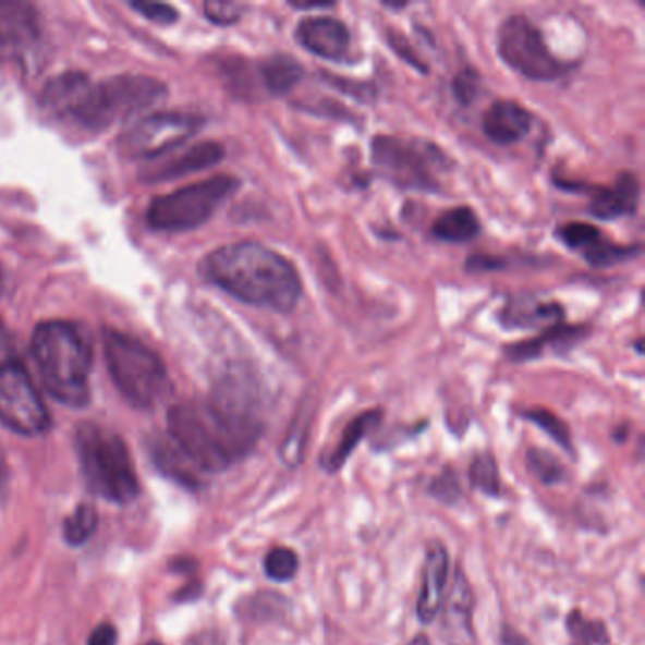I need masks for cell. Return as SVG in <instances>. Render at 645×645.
I'll list each match as a JSON object with an SVG mask.
<instances>
[{"mask_svg": "<svg viewBox=\"0 0 645 645\" xmlns=\"http://www.w3.org/2000/svg\"><path fill=\"white\" fill-rule=\"evenodd\" d=\"M205 275L223 292L252 307L292 313L303 295L302 279L290 259L259 243H231L205 259Z\"/></svg>", "mask_w": 645, "mask_h": 645, "instance_id": "1", "label": "cell"}, {"mask_svg": "<svg viewBox=\"0 0 645 645\" xmlns=\"http://www.w3.org/2000/svg\"><path fill=\"white\" fill-rule=\"evenodd\" d=\"M31 352L51 398L69 407H86L92 400V343L86 331L63 320L38 324Z\"/></svg>", "mask_w": 645, "mask_h": 645, "instance_id": "2", "label": "cell"}, {"mask_svg": "<svg viewBox=\"0 0 645 645\" xmlns=\"http://www.w3.org/2000/svg\"><path fill=\"white\" fill-rule=\"evenodd\" d=\"M167 421L169 438L203 474L226 470L252 451L207 402L179 403Z\"/></svg>", "mask_w": 645, "mask_h": 645, "instance_id": "3", "label": "cell"}, {"mask_svg": "<svg viewBox=\"0 0 645 645\" xmlns=\"http://www.w3.org/2000/svg\"><path fill=\"white\" fill-rule=\"evenodd\" d=\"M108 372L120 394L136 409L158 405L169 390V375L156 352L130 333L105 328Z\"/></svg>", "mask_w": 645, "mask_h": 645, "instance_id": "4", "label": "cell"}, {"mask_svg": "<svg viewBox=\"0 0 645 645\" xmlns=\"http://www.w3.org/2000/svg\"><path fill=\"white\" fill-rule=\"evenodd\" d=\"M82 472L87 485L105 500L127 503L138 495V479L127 445L114 431L97 424H82L76 430Z\"/></svg>", "mask_w": 645, "mask_h": 645, "instance_id": "5", "label": "cell"}, {"mask_svg": "<svg viewBox=\"0 0 645 645\" xmlns=\"http://www.w3.org/2000/svg\"><path fill=\"white\" fill-rule=\"evenodd\" d=\"M372 161L395 186L430 194L439 192V172L449 166L443 151L428 141L392 135L375 136Z\"/></svg>", "mask_w": 645, "mask_h": 645, "instance_id": "6", "label": "cell"}, {"mask_svg": "<svg viewBox=\"0 0 645 645\" xmlns=\"http://www.w3.org/2000/svg\"><path fill=\"white\" fill-rule=\"evenodd\" d=\"M239 190V179L218 174L158 197L148 207V223L158 231H190L208 222Z\"/></svg>", "mask_w": 645, "mask_h": 645, "instance_id": "7", "label": "cell"}, {"mask_svg": "<svg viewBox=\"0 0 645 645\" xmlns=\"http://www.w3.org/2000/svg\"><path fill=\"white\" fill-rule=\"evenodd\" d=\"M166 95L167 87L150 76H114L102 84H95L94 94L78 125L92 131L107 130L150 110L163 101Z\"/></svg>", "mask_w": 645, "mask_h": 645, "instance_id": "8", "label": "cell"}, {"mask_svg": "<svg viewBox=\"0 0 645 645\" xmlns=\"http://www.w3.org/2000/svg\"><path fill=\"white\" fill-rule=\"evenodd\" d=\"M496 44L503 63L526 80L555 82L564 78L572 69L549 50L541 31L523 14L503 20Z\"/></svg>", "mask_w": 645, "mask_h": 645, "instance_id": "9", "label": "cell"}, {"mask_svg": "<svg viewBox=\"0 0 645 645\" xmlns=\"http://www.w3.org/2000/svg\"><path fill=\"white\" fill-rule=\"evenodd\" d=\"M0 423L22 436H38L50 428L42 395L15 360L0 366Z\"/></svg>", "mask_w": 645, "mask_h": 645, "instance_id": "10", "label": "cell"}, {"mask_svg": "<svg viewBox=\"0 0 645 645\" xmlns=\"http://www.w3.org/2000/svg\"><path fill=\"white\" fill-rule=\"evenodd\" d=\"M203 120L199 115L187 112H158L135 123L120 138V150L123 156L135 159H151L171 151L180 144L186 143L202 130Z\"/></svg>", "mask_w": 645, "mask_h": 645, "instance_id": "11", "label": "cell"}, {"mask_svg": "<svg viewBox=\"0 0 645 645\" xmlns=\"http://www.w3.org/2000/svg\"><path fill=\"white\" fill-rule=\"evenodd\" d=\"M441 608V638L445 645H477L474 629V591L460 568L454 572Z\"/></svg>", "mask_w": 645, "mask_h": 645, "instance_id": "12", "label": "cell"}, {"mask_svg": "<svg viewBox=\"0 0 645 645\" xmlns=\"http://www.w3.org/2000/svg\"><path fill=\"white\" fill-rule=\"evenodd\" d=\"M94 87V82L84 72H63L44 86L40 102L48 114L80 123Z\"/></svg>", "mask_w": 645, "mask_h": 645, "instance_id": "13", "label": "cell"}, {"mask_svg": "<svg viewBox=\"0 0 645 645\" xmlns=\"http://www.w3.org/2000/svg\"><path fill=\"white\" fill-rule=\"evenodd\" d=\"M295 40L303 50L326 61H343L351 48V31L331 15L305 17L295 27Z\"/></svg>", "mask_w": 645, "mask_h": 645, "instance_id": "14", "label": "cell"}, {"mask_svg": "<svg viewBox=\"0 0 645 645\" xmlns=\"http://www.w3.org/2000/svg\"><path fill=\"white\" fill-rule=\"evenodd\" d=\"M40 35L38 14L27 2L0 0V53L22 58L35 46Z\"/></svg>", "mask_w": 645, "mask_h": 645, "instance_id": "15", "label": "cell"}, {"mask_svg": "<svg viewBox=\"0 0 645 645\" xmlns=\"http://www.w3.org/2000/svg\"><path fill=\"white\" fill-rule=\"evenodd\" d=\"M449 581V552L441 541H434L426 552L423 570V585L416 600V617L424 624L438 617L447 595Z\"/></svg>", "mask_w": 645, "mask_h": 645, "instance_id": "16", "label": "cell"}, {"mask_svg": "<svg viewBox=\"0 0 645 645\" xmlns=\"http://www.w3.org/2000/svg\"><path fill=\"white\" fill-rule=\"evenodd\" d=\"M532 114L528 108L511 99H500L488 107L483 115V131L500 146L521 143L532 130Z\"/></svg>", "mask_w": 645, "mask_h": 645, "instance_id": "17", "label": "cell"}, {"mask_svg": "<svg viewBox=\"0 0 645 645\" xmlns=\"http://www.w3.org/2000/svg\"><path fill=\"white\" fill-rule=\"evenodd\" d=\"M640 180L634 172H621L616 182L600 187L591 202V215L598 220H617L638 210Z\"/></svg>", "mask_w": 645, "mask_h": 645, "instance_id": "18", "label": "cell"}, {"mask_svg": "<svg viewBox=\"0 0 645 645\" xmlns=\"http://www.w3.org/2000/svg\"><path fill=\"white\" fill-rule=\"evenodd\" d=\"M564 308L557 302H539L531 295H516L506 303L500 322L511 330H531L544 326H555L562 322Z\"/></svg>", "mask_w": 645, "mask_h": 645, "instance_id": "19", "label": "cell"}, {"mask_svg": "<svg viewBox=\"0 0 645 645\" xmlns=\"http://www.w3.org/2000/svg\"><path fill=\"white\" fill-rule=\"evenodd\" d=\"M226 150L220 143H199L187 148L184 154H179L172 159H167L161 166L151 169L144 179L150 182H163V180L180 179L192 172L205 171L208 167H215L222 161Z\"/></svg>", "mask_w": 645, "mask_h": 645, "instance_id": "20", "label": "cell"}, {"mask_svg": "<svg viewBox=\"0 0 645 645\" xmlns=\"http://www.w3.org/2000/svg\"><path fill=\"white\" fill-rule=\"evenodd\" d=\"M587 326H567V324H555L545 328L538 338L526 339L521 343L511 344L506 349L508 358L513 362H528L544 356L545 352H557L559 349H572L577 341L587 336Z\"/></svg>", "mask_w": 645, "mask_h": 645, "instance_id": "21", "label": "cell"}, {"mask_svg": "<svg viewBox=\"0 0 645 645\" xmlns=\"http://www.w3.org/2000/svg\"><path fill=\"white\" fill-rule=\"evenodd\" d=\"M151 459L156 462L161 474H166L171 479L179 480L180 485L186 487H197L203 474L199 467L194 466V462L187 459L184 452L180 451L179 445L174 443L169 434L166 438H156L150 447Z\"/></svg>", "mask_w": 645, "mask_h": 645, "instance_id": "22", "label": "cell"}, {"mask_svg": "<svg viewBox=\"0 0 645 645\" xmlns=\"http://www.w3.org/2000/svg\"><path fill=\"white\" fill-rule=\"evenodd\" d=\"M380 416H382V413L375 409V411H366V413H362L354 421H351L349 426L344 428L343 434H341L338 445L330 452L324 454L322 462H320L324 470L330 472V474L341 470L344 466V462L354 452V449L358 447L360 441L366 438L369 431L375 430L379 426Z\"/></svg>", "mask_w": 645, "mask_h": 645, "instance_id": "23", "label": "cell"}, {"mask_svg": "<svg viewBox=\"0 0 645 645\" xmlns=\"http://www.w3.org/2000/svg\"><path fill=\"white\" fill-rule=\"evenodd\" d=\"M480 233V222L474 208L454 207L445 210L431 226V235L443 243L462 244L474 241Z\"/></svg>", "mask_w": 645, "mask_h": 645, "instance_id": "24", "label": "cell"}, {"mask_svg": "<svg viewBox=\"0 0 645 645\" xmlns=\"http://www.w3.org/2000/svg\"><path fill=\"white\" fill-rule=\"evenodd\" d=\"M305 76L303 69L292 56L279 53L259 63V78L271 95L290 94Z\"/></svg>", "mask_w": 645, "mask_h": 645, "instance_id": "25", "label": "cell"}, {"mask_svg": "<svg viewBox=\"0 0 645 645\" xmlns=\"http://www.w3.org/2000/svg\"><path fill=\"white\" fill-rule=\"evenodd\" d=\"M313 413L315 407L313 403L305 402L302 409L295 413L294 423L288 430L287 439L280 447V459L287 466L295 467L302 464L303 454H305V447H307L308 428H311V421H313Z\"/></svg>", "mask_w": 645, "mask_h": 645, "instance_id": "26", "label": "cell"}, {"mask_svg": "<svg viewBox=\"0 0 645 645\" xmlns=\"http://www.w3.org/2000/svg\"><path fill=\"white\" fill-rule=\"evenodd\" d=\"M99 526V515L94 506L82 503L71 515L66 516L63 524V534H65L66 544L84 545L87 539L94 536Z\"/></svg>", "mask_w": 645, "mask_h": 645, "instance_id": "27", "label": "cell"}, {"mask_svg": "<svg viewBox=\"0 0 645 645\" xmlns=\"http://www.w3.org/2000/svg\"><path fill=\"white\" fill-rule=\"evenodd\" d=\"M640 252H642L640 244L624 246V244L610 243V241L600 239L593 246H588L587 251L583 252V254H585V259H587L591 266L608 267L626 261V259H632L634 256H638Z\"/></svg>", "mask_w": 645, "mask_h": 645, "instance_id": "28", "label": "cell"}, {"mask_svg": "<svg viewBox=\"0 0 645 645\" xmlns=\"http://www.w3.org/2000/svg\"><path fill=\"white\" fill-rule=\"evenodd\" d=\"M567 629L572 645H606L608 644V631L600 621H591L581 616V611H572L567 619Z\"/></svg>", "mask_w": 645, "mask_h": 645, "instance_id": "29", "label": "cell"}, {"mask_svg": "<svg viewBox=\"0 0 645 645\" xmlns=\"http://www.w3.org/2000/svg\"><path fill=\"white\" fill-rule=\"evenodd\" d=\"M470 480L477 490L485 492V495H500L502 483H500V472H498V464H496L492 454L483 452L479 457H475L472 467H470Z\"/></svg>", "mask_w": 645, "mask_h": 645, "instance_id": "30", "label": "cell"}, {"mask_svg": "<svg viewBox=\"0 0 645 645\" xmlns=\"http://www.w3.org/2000/svg\"><path fill=\"white\" fill-rule=\"evenodd\" d=\"M523 416L526 421H531L538 428H541L549 438L555 439L564 451H574L572 436H570L567 424H564V421H560L559 416L555 415V413L544 407H536L526 411V413H523Z\"/></svg>", "mask_w": 645, "mask_h": 645, "instance_id": "31", "label": "cell"}, {"mask_svg": "<svg viewBox=\"0 0 645 645\" xmlns=\"http://www.w3.org/2000/svg\"><path fill=\"white\" fill-rule=\"evenodd\" d=\"M297 555L288 547H277L272 551L267 552L266 560H264V568H266V574L269 580L290 581L294 577L297 572Z\"/></svg>", "mask_w": 645, "mask_h": 645, "instance_id": "32", "label": "cell"}, {"mask_svg": "<svg viewBox=\"0 0 645 645\" xmlns=\"http://www.w3.org/2000/svg\"><path fill=\"white\" fill-rule=\"evenodd\" d=\"M557 235L562 243L567 244L568 248L583 252L603 239V233L598 228L585 222L564 223V226H560Z\"/></svg>", "mask_w": 645, "mask_h": 645, "instance_id": "33", "label": "cell"}, {"mask_svg": "<svg viewBox=\"0 0 645 645\" xmlns=\"http://www.w3.org/2000/svg\"><path fill=\"white\" fill-rule=\"evenodd\" d=\"M526 460H528L532 474L536 475L545 485H555V483L564 479V467L560 466L559 460L555 459L551 452L531 449Z\"/></svg>", "mask_w": 645, "mask_h": 645, "instance_id": "34", "label": "cell"}, {"mask_svg": "<svg viewBox=\"0 0 645 645\" xmlns=\"http://www.w3.org/2000/svg\"><path fill=\"white\" fill-rule=\"evenodd\" d=\"M452 94L460 105L467 107L479 94V74L474 69H464L457 74L452 82Z\"/></svg>", "mask_w": 645, "mask_h": 645, "instance_id": "35", "label": "cell"}, {"mask_svg": "<svg viewBox=\"0 0 645 645\" xmlns=\"http://www.w3.org/2000/svg\"><path fill=\"white\" fill-rule=\"evenodd\" d=\"M244 4L239 2H207L205 4V15H207L210 22L216 25H233L243 17Z\"/></svg>", "mask_w": 645, "mask_h": 645, "instance_id": "36", "label": "cell"}, {"mask_svg": "<svg viewBox=\"0 0 645 645\" xmlns=\"http://www.w3.org/2000/svg\"><path fill=\"white\" fill-rule=\"evenodd\" d=\"M430 495L438 498L439 502L454 503L462 496L459 479L452 470H445L443 474L438 475L431 483Z\"/></svg>", "mask_w": 645, "mask_h": 645, "instance_id": "37", "label": "cell"}, {"mask_svg": "<svg viewBox=\"0 0 645 645\" xmlns=\"http://www.w3.org/2000/svg\"><path fill=\"white\" fill-rule=\"evenodd\" d=\"M131 7L135 8L136 12L150 20V22L159 23V25H169L179 20V12L169 4H161V2H133Z\"/></svg>", "mask_w": 645, "mask_h": 645, "instance_id": "38", "label": "cell"}, {"mask_svg": "<svg viewBox=\"0 0 645 645\" xmlns=\"http://www.w3.org/2000/svg\"><path fill=\"white\" fill-rule=\"evenodd\" d=\"M387 38L388 42H390V46H392V50H394L395 53H398V56L403 59V61H407L409 65L415 66V69H418V71H428V69L424 66L423 61H421V58L416 56L415 51L409 48L411 44L407 42V38H405V36H400L398 33H394V31L390 29L387 33Z\"/></svg>", "mask_w": 645, "mask_h": 645, "instance_id": "39", "label": "cell"}, {"mask_svg": "<svg viewBox=\"0 0 645 645\" xmlns=\"http://www.w3.org/2000/svg\"><path fill=\"white\" fill-rule=\"evenodd\" d=\"M324 80L330 82L333 86L339 87V89H343L344 94L356 97L360 101H366V99H372V97H374V89L366 86V84H351V82H346V80L336 78L333 74H324Z\"/></svg>", "mask_w": 645, "mask_h": 645, "instance_id": "40", "label": "cell"}, {"mask_svg": "<svg viewBox=\"0 0 645 645\" xmlns=\"http://www.w3.org/2000/svg\"><path fill=\"white\" fill-rule=\"evenodd\" d=\"M506 261L498 256H487V254H474L467 259L466 269L467 271L488 272L498 271L503 269Z\"/></svg>", "mask_w": 645, "mask_h": 645, "instance_id": "41", "label": "cell"}, {"mask_svg": "<svg viewBox=\"0 0 645 645\" xmlns=\"http://www.w3.org/2000/svg\"><path fill=\"white\" fill-rule=\"evenodd\" d=\"M118 642V632L112 624H99L92 636L87 640V645H115Z\"/></svg>", "mask_w": 645, "mask_h": 645, "instance_id": "42", "label": "cell"}, {"mask_svg": "<svg viewBox=\"0 0 645 645\" xmlns=\"http://www.w3.org/2000/svg\"><path fill=\"white\" fill-rule=\"evenodd\" d=\"M14 360V341L8 331L7 324L0 320V366Z\"/></svg>", "mask_w": 645, "mask_h": 645, "instance_id": "43", "label": "cell"}, {"mask_svg": "<svg viewBox=\"0 0 645 645\" xmlns=\"http://www.w3.org/2000/svg\"><path fill=\"white\" fill-rule=\"evenodd\" d=\"M500 645H534L524 634L513 629V626H503Z\"/></svg>", "mask_w": 645, "mask_h": 645, "instance_id": "44", "label": "cell"}, {"mask_svg": "<svg viewBox=\"0 0 645 645\" xmlns=\"http://www.w3.org/2000/svg\"><path fill=\"white\" fill-rule=\"evenodd\" d=\"M186 645H223V642L218 632L203 631L195 634L194 638L187 640Z\"/></svg>", "mask_w": 645, "mask_h": 645, "instance_id": "45", "label": "cell"}, {"mask_svg": "<svg viewBox=\"0 0 645 645\" xmlns=\"http://www.w3.org/2000/svg\"><path fill=\"white\" fill-rule=\"evenodd\" d=\"M290 7L295 8V10H320V8H333L336 7V4H326V2H322V4H292V2H290Z\"/></svg>", "mask_w": 645, "mask_h": 645, "instance_id": "46", "label": "cell"}, {"mask_svg": "<svg viewBox=\"0 0 645 645\" xmlns=\"http://www.w3.org/2000/svg\"><path fill=\"white\" fill-rule=\"evenodd\" d=\"M4 485H7V464L4 459H0V492L4 490Z\"/></svg>", "mask_w": 645, "mask_h": 645, "instance_id": "47", "label": "cell"}, {"mask_svg": "<svg viewBox=\"0 0 645 645\" xmlns=\"http://www.w3.org/2000/svg\"><path fill=\"white\" fill-rule=\"evenodd\" d=\"M2 284H4V282H2V269H0V294H2Z\"/></svg>", "mask_w": 645, "mask_h": 645, "instance_id": "48", "label": "cell"}, {"mask_svg": "<svg viewBox=\"0 0 645 645\" xmlns=\"http://www.w3.org/2000/svg\"><path fill=\"white\" fill-rule=\"evenodd\" d=\"M146 645H161V644H159V642H150V644H146Z\"/></svg>", "mask_w": 645, "mask_h": 645, "instance_id": "49", "label": "cell"}]
</instances>
